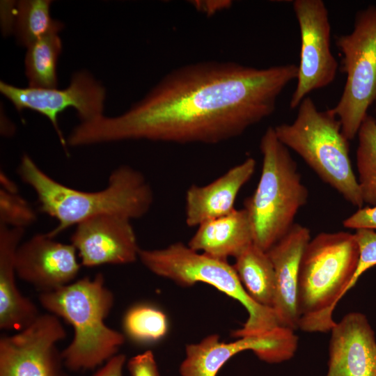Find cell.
Wrapping results in <instances>:
<instances>
[{
    "label": "cell",
    "mask_w": 376,
    "mask_h": 376,
    "mask_svg": "<svg viewBox=\"0 0 376 376\" xmlns=\"http://www.w3.org/2000/svg\"><path fill=\"white\" fill-rule=\"evenodd\" d=\"M298 66L257 68L234 62L188 64L165 75L125 112L81 123L72 147L128 140L216 144L269 116Z\"/></svg>",
    "instance_id": "obj_1"
},
{
    "label": "cell",
    "mask_w": 376,
    "mask_h": 376,
    "mask_svg": "<svg viewBox=\"0 0 376 376\" xmlns=\"http://www.w3.org/2000/svg\"><path fill=\"white\" fill-rule=\"evenodd\" d=\"M17 172L35 191L40 210L56 221V226L47 233L54 238L67 228L100 215L113 214L130 220L141 218L153 203V192L145 176L128 165L114 169L107 186L95 191L61 184L44 172L27 154L22 155Z\"/></svg>",
    "instance_id": "obj_2"
},
{
    "label": "cell",
    "mask_w": 376,
    "mask_h": 376,
    "mask_svg": "<svg viewBox=\"0 0 376 376\" xmlns=\"http://www.w3.org/2000/svg\"><path fill=\"white\" fill-rule=\"evenodd\" d=\"M41 306L62 318L74 330L70 343L61 352L71 370H91L117 354L125 342L120 332L105 324L114 304L102 273L78 279L56 290L41 292Z\"/></svg>",
    "instance_id": "obj_3"
},
{
    "label": "cell",
    "mask_w": 376,
    "mask_h": 376,
    "mask_svg": "<svg viewBox=\"0 0 376 376\" xmlns=\"http://www.w3.org/2000/svg\"><path fill=\"white\" fill-rule=\"evenodd\" d=\"M359 259L354 233L322 232L311 239L301 256L297 291L299 329L326 333L333 313L349 290Z\"/></svg>",
    "instance_id": "obj_4"
},
{
    "label": "cell",
    "mask_w": 376,
    "mask_h": 376,
    "mask_svg": "<svg viewBox=\"0 0 376 376\" xmlns=\"http://www.w3.org/2000/svg\"><path fill=\"white\" fill-rule=\"evenodd\" d=\"M260 150V180L244 208L251 221L253 244L267 251L295 224L296 214L307 203L308 191L296 162L277 138L274 127H269L262 136Z\"/></svg>",
    "instance_id": "obj_5"
},
{
    "label": "cell",
    "mask_w": 376,
    "mask_h": 376,
    "mask_svg": "<svg viewBox=\"0 0 376 376\" xmlns=\"http://www.w3.org/2000/svg\"><path fill=\"white\" fill-rule=\"evenodd\" d=\"M297 108L292 123L274 127L277 138L345 201L361 208L364 203L350 157L349 140L338 118L331 109L320 111L308 96Z\"/></svg>",
    "instance_id": "obj_6"
},
{
    "label": "cell",
    "mask_w": 376,
    "mask_h": 376,
    "mask_svg": "<svg viewBox=\"0 0 376 376\" xmlns=\"http://www.w3.org/2000/svg\"><path fill=\"white\" fill-rule=\"evenodd\" d=\"M139 259L153 274L182 285L202 282L212 285L241 303L248 319L232 336L240 338L265 334L279 327L274 310L256 303L246 292L233 267L219 260L175 242L159 249H140Z\"/></svg>",
    "instance_id": "obj_7"
},
{
    "label": "cell",
    "mask_w": 376,
    "mask_h": 376,
    "mask_svg": "<svg viewBox=\"0 0 376 376\" xmlns=\"http://www.w3.org/2000/svg\"><path fill=\"white\" fill-rule=\"evenodd\" d=\"M342 54L346 81L340 100L332 111L344 136L350 141L358 133L376 101V6L360 10L352 31L336 38Z\"/></svg>",
    "instance_id": "obj_8"
},
{
    "label": "cell",
    "mask_w": 376,
    "mask_h": 376,
    "mask_svg": "<svg viewBox=\"0 0 376 376\" xmlns=\"http://www.w3.org/2000/svg\"><path fill=\"white\" fill-rule=\"evenodd\" d=\"M0 92L17 111L31 110L48 118L65 151L67 141L59 127L58 114L72 108L81 123L104 116L106 90L86 70L76 72L68 86L63 89L17 87L1 81Z\"/></svg>",
    "instance_id": "obj_9"
},
{
    "label": "cell",
    "mask_w": 376,
    "mask_h": 376,
    "mask_svg": "<svg viewBox=\"0 0 376 376\" xmlns=\"http://www.w3.org/2000/svg\"><path fill=\"white\" fill-rule=\"evenodd\" d=\"M292 7L300 31L301 49L297 85L290 101L292 109L310 93L331 84L338 70L331 50V24L324 1L295 0Z\"/></svg>",
    "instance_id": "obj_10"
},
{
    "label": "cell",
    "mask_w": 376,
    "mask_h": 376,
    "mask_svg": "<svg viewBox=\"0 0 376 376\" xmlns=\"http://www.w3.org/2000/svg\"><path fill=\"white\" fill-rule=\"evenodd\" d=\"M67 333L58 317L40 315L17 333L0 338V376H65L57 343Z\"/></svg>",
    "instance_id": "obj_11"
},
{
    "label": "cell",
    "mask_w": 376,
    "mask_h": 376,
    "mask_svg": "<svg viewBox=\"0 0 376 376\" xmlns=\"http://www.w3.org/2000/svg\"><path fill=\"white\" fill-rule=\"evenodd\" d=\"M230 342L219 341L217 334L186 346V357L180 366L181 376H217L231 357L251 350L262 361L279 363L292 359L298 347L295 331L279 327L265 334L247 336Z\"/></svg>",
    "instance_id": "obj_12"
},
{
    "label": "cell",
    "mask_w": 376,
    "mask_h": 376,
    "mask_svg": "<svg viewBox=\"0 0 376 376\" xmlns=\"http://www.w3.org/2000/svg\"><path fill=\"white\" fill-rule=\"evenodd\" d=\"M70 242L81 265H125L139 259V247L131 220L113 214L90 218L76 226Z\"/></svg>",
    "instance_id": "obj_13"
},
{
    "label": "cell",
    "mask_w": 376,
    "mask_h": 376,
    "mask_svg": "<svg viewBox=\"0 0 376 376\" xmlns=\"http://www.w3.org/2000/svg\"><path fill=\"white\" fill-rule=\"evenodd\" d=\"M72 244H64L47 233L21 243L15 254L17 276L41 292L56 290L77 277L81 264Z\"/></svg>",
    "instance_id": "obj_14"
},
{
    "label": "cell",
    "mask_w": 376,
    "mask_h": 376,
    "mask_svg": "<svg viewBox=\"0 0 376 376\" xmlns=\"http://www.w3.org/2000/svg\"><path fill=\"white\" fill-rule=\"evenodd\" d=\"M330 331L326 376H376V338L364 314L348 313Z\"/></svg>",
    "instance_id": "obj_15"
},
{
    "label": "cell",
    "mask_w": 376,
    "mask_h": 376,
    "mask_svg": "<svg viewBox=\"0 0 376 376\" xmlns=\"http://www.w3.org/2000/svg\"><path fill=\"white\" fill-rule=\"evenodd\" d=\"M311 239L309 229L295 224L267 252L275 273L273 310L281 327L299 329L297 291L302 254Z\"/></svg>",
    "instance_id": "obj_16"
},
{
    "label": "cell",
    "mask_w": 376,
    "mask_h": 376,
    "mask_svg": "<svg viewBox=\"0 0 376 376\" xmlns=\"http://www.w3.org/2000/svg\"><path fill=\"white\" fill-rule=\"evenodd\" d=\"M256 162L249 157L208 185H191L185 194V223L189 227L232 212L242 187L252 177Z\"/></svg>",
    "instance_id": "obj_17"
},
{
    "label": "cell",
    "mask_w": 376,
    "mask_h": 376,
    "mask_svg": "<svg viewBox=\"0 0 376 376\" xmlns=\"http://www.w3.org/2000/svg\"><path fill=\"white\" fill-rule=\"evenodd\" d=\"M24 233L21 228L0 224V329L19 331L39 315L37 306L19 290L15 254Z\"/></svg>",
    "instance_id": "obj_18"
},
{
    "label": "cell",
    "mask_w": 376,
    "mask_h": 376,
    "mask_svg": "<svg viewBox=\"0 0 376 376\" xmlns=\"http://www.w3.org/2000/svg\"><path fill=\"white\" fill-rule=\"evenodd\" d=\"M197 228L188 246L219 260L235 258L253 244L251 221L244 208L235 209L228 214L206 221Z\"/></svg>",
    "instance_id": "obj_19"
},
{
    "label": "cell",
    "mask_w": 376,
    "mask_h": 376,
    "mask_svg": "<svg viewBox=\"0 0 376 376\" xmlns=\"http://www.w3.org/2000/svg\"><path fill=\"white\" fill-rule=\"evenodd\" d=\"M233 266L248 295L258 304L272 308L275 273L267 252L252 244L235 258Z\"/></svg>",
    "instance_id": "obj_20"
},
{
    "label": "cell",
    "mask_w": 376,
    "mask_h": 376,
    "mask_svg": "<svg viewBox=\"0 0 376 376\" xmlns=\"http://www.w3.org/2000/svg\"><path fill=\"white\" fill-rule=\"evenodd\" d=\"M52 2L22 0L15 4L13 29L20 45L28 47L40 39L58 34L63 29V23L51 16Z\"/></svg>",
    "instance_id": "obj_21"
},
{
    "label": "cell",
    "mask_w": 376,
    "mask_h": 376,
    "mask_svg": "<svg viewBox=\"0 0 376 376\" xmlns=\"http://www.w3.org/2000/svg\"><path fill=\"white\" fill-rule=\"evenodd\" d=\"M26 48L24 67L29 86L39 88H57V63L62 50V42L59 36L49 35Z\"/></svg>",
    "instance_id": "obj_22"
},
{
    "label": "cell",
    "mask_w": 376,
    "mask_h": 376,
    "mask_svg": "<svg viewBox=\"0 0 376 376\" xmlns=\"http://www.w3.org/2000/svg\"><path fill=\"white\" fill-rule=\"evenodd\" d=\"M358 183L364 203L376 205V119L367 116L357 133Z\"/></svg>",
    "instance_id": "obj_23"
},
{
    "label": "cell",
    "mask_w": 376,
    "mask_h": 376,
    "mask_svg": "<svg viewBox=\"0 0 376 376\" xmlns=\"http://www.w3.org/2000/svg\"><path fill=\"white\" fill-rule=\"evenodd\" d=\"M123 327L131 339L140 343L158 340L168 330L166 315L157 308L140 304L130 308L125 315Z\"/></svg>",
    "instance_id": "obj_24"
},
{
    "label": "cell",
    "mask_w": 376,
    "mask_h": 376,
    "mask_svg": "<svg viewBox=\"0 0 376 376\" xmlns=\"http://www.w3.org/2000/svg\"><path fill=\"white\" fill-rule=\"evenodd\" d=\"M36 213L18 193L0 189V224L25 228L36 221Z\"/></svg>",
    "instance_id": "obj_25"
},
{
    "label": "cell",
    "mask_w": 376,
    "mask_h": 376,
    "mask_svg": "<svg viewBox=\"0 0 376 376\" xmlns=\"http://www.w3.org/2000/svg\"><path fill=\"white\" fill-rule=\"evenodd\" d=\"M354 235L359 248V259L349 290L361 275L376 265V232L372 229L359 228L356 230Z\"/></svg>",
    "instance_id": "obj_26"
},
{
    "label": "cell",
    "mask_w": 376,
    "mask_h": 376,
    "mask_svg": "<svg viewBox=\"0 0 376 376\" xmlns=\"http://www.w3.org/2000/svg\"><path fill=\"white\" fill-rule=\"evenodd\" d=\"M131 376H160L153 353L147 350L132 357L127 362Z\"/></svg>",
    "instance_id": "obj_27"
},
{
    "label": "cell",
    "mask_w": 376,
    "mask_h": 376,
    "mask_svg": "<svg viewBox=\"0 0 376 376\" xmlns=\"http://www.w3.org/2000/svg\"><path fill=\"white\" fill-rule=\"evenodd\" d=\"M346 228H368L376 230V205L359 208L354 213L343 220Z\"/></svg>",
    "instance_id": "obj_28"
},
{
    "label": "cell",
    "mask_w": 376,
    "mask_h": 376,
    "mask_svg": "<svg viewBox=\"0 0 376 376\" xmlns=\"http://www.w3.org/2000/svg\"><path fill=\"white\" fill-rule=\"evenodd\" d=\"M125 360V354H117L91 376H123Z\"/></svg>",
    "instance_id": "obj_29"
},
{
    "label": "cell",
    "mask_w": 376,
    "mask_h": 376,
    "mask_svg": "<svg viewBox=\"0 0 376 376\" xmlns=\"http://www.w3.org/2000/svg\"><path fill=\"white\" fill-rule=\"evenodd\" d=\"M191 3L198 11L207 16H211L229 8L232 5V1L228 0H197L192 1Z\"/></svg>",
    "instance_id": "obj_30"
},
{
    "label": "cell",
    "mask_w": 376,
    "mask_h": 376,
    "mask_svg": "<svg viewBox=\"0 0 376 376\" xmlns=\"http://www.w3.org/2000/svg\"><path fill=\"white\" fill-rule=\"evenodd\" d=\"M1 189L9 192L18 193L16 184L11 180L3 172H1Z\"/></svg>",
    "instance_id": "obj_31"
},
{
    "label": "cell",
    "mask_w": 376,
    "mask_h": 376,
    "mask_svg": "<svg viewBox=\"0 0 376 376\" xmlns=\"http://www.w3.org/2000/svg\"><path fill=\"white\" fill-rule=\"evenodd\" d=\"M376 102V101H375ZM375 111H376V107H375Z\"/></svg>",
    "instance_id": "obj_32"
}]
</instances>
